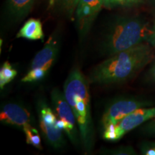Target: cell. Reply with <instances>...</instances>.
Masks as SVG:
<instances>
[{
	"label": "cell",
	"instance_id": "cell-1",
	"mask_svg": "<svg viewBox=\"0 0 155 155\" xmlns=\"http://www.w3.org/2000/svg\"><path fill=\"white\" fill-rule=\"evenodd\" d=\"M154 55L151 44L143 42L108 57L92 70L88 80L99 85L124 82L151 63Z\"/></svg>",
	"mask_w": 155,
	"mask_h": 155
},
{
	"label": "cell",
	"instance_id": "cell-2",
	"mask_svg": "<svg viewBox=\"0 0 155 155\" xmlns=\"http://www.w3.org/2000/svg\"><path fill=\"white\" fill-rule=\"evenodd\" d=\"M89 83L88 78L81 70L75 67L63 85L64 94L74 113L80 133L81 146L86 153L91 152L95 144Z\"/></svg>",
	"mask_w": 155,
	"mask_h": 155
},
{
	"label": "cell",
	"instance_id": "cell-3",
	"mask_svg": "<svg viewBox=\"0 0 155 155\" xmlns=\"http://www.w3.org/2000/svg\"><path fill=\"white\" fill-rule=\"evenodd\" d=\"M149 22L139 17H118L108 25L100 50L107 57L147 41L152 32Z\"/></svg>",
	"mask_w": 155,
	"mask_h": 155
},
{
	"label": "cell",
	"instance_id": "cell-4",
	"mask_svg": "<svg viewBox=\"0 0 155 155\" xmlns=\"http://www.w3.org/2000/svg\"><path fill=\"white\" fill-rule=\"evenodd\" d=\"M52 108L58 118V127L64 131L75 146L81 144L80 133L72 108L65 98L64 92L53 88L50 94Z\"/></svg>",
	"mask_w": 155,
	"mask_h": 155
},
{
	"label": "cell",
	"instance_id": "cell-5",
	"mask_svg": "<svg viewBox=\"0 0 155 155\" xmlns=\"http://www.w3.org/2000/svg\"><path fill=\"white\" fill-rule=\"evenodd\" d=\"M155 118V107H144L135 110L114 124L102 129L103 139L108 141H117L135 128Z\"/></svg>",
	"mask_w": 155,
	"mask_h": 155
},
{
	"label": "cell",
	"instance_id": "cell-6",
	"mask_svg": "<svg viewBox=\"0 0 155 155\" xmlns=\"http://www.w3.org/2000/svg\"><path fill=\"white\" fill-rule=\"evenodd\" d=\"M152 103L136 98H117L111 101L103 114L101 125L102 129L110 124H114L128 114L141 108L150 107Z\"/></svg>",
	"mask_w": 155,
	"mask_h": 155
},
{
	"label": "cell",
	"instance_id": "cell-7",
	"mask_svg": "<svg viewBox=\"0 0 155 155\" xmlns=\"http://www.w3.org/2000/svg\"><path fill=\"white\" fill-rule=\"evenodd\" d=\"M38 111L40 127L45 139L55 149L63 148L65 144L63 130L58 127V118L53 108L41 101L38 105Z\"/></svg>",
	"mask_w": 155,
	"mask_h": 155
},
{
	"label": "cell",
	"instance_id": "cell-8",
	"mask_svg": "<svg viewBox=\"0 0 155 155\" xmlns=\"http://www.w3.org/2000/svg\"><path fill=\"white\" fill-rule=\"evenodd\" d=\"M102 7H104L103 0H79L75 18L81 38L86 37L91 30Z\"/></svg>",
	"mask_w": 155,
	"mask_h": 155
},
{
	"label": "cell",
	"instance_id": "cell-9",
	"mask_svg": "<svg viewBox=\"0 0 155 155\" xmlns=\"http://www.w3.org/2000/svg\"><path fill=\"white\" fill-rule=\"evenodd\" d=\"M0 120L4 124L13 125L23 129L31 124V116L24 106L15 103H8L2 107Z\"/></svg>",
	"mask_w": 155,
	"mask_h": 155
},
{
	"label": "cell",
	"instance_id": "cell-10",
	"mask_svg": "<svg viewBox=\"0 0 155 155\" xmlns=\"http://www.w3.org/2000/svg\"><path fill=\"white\" fill-rule=\"evenodd\" d=\"M59 53V42L51 37L32 60L30 69L40 68L49 71Z\"/></svg>",
	"mask_w": 155,
	"mask_h": 155
},
{
	"label": "cell",
	"instance_id": "cell-11",
	"mask_svg": "<svg viewBox=\"0 0 155 155\" xmlns=\"http://www.w3.org/2000/svg\"><path fill=\"white\" fill-rule=\"evenodd\" d=\"M36 0H7L6 11L9 19L13 22L22 20L28 15Z\"/></svg>",
	"mask_w": 155,
	"mask_h": 155
},
{
	"label": "cell",
	"instance_id": "cell-12",
	"mask_svg": "<svg viewBox=\"0 0 155 155\" xmlns=\"http://www.w3.org/2000/svg\"><path fill=\"white\" fill-rule=\"evenodd\" d=\"M17 38L30 40H42L44 32L41 21L35 18L29 19L19 30Z\"/></svg>",
	"mask_w": 155,
	"mask_h": 155
},
{
	"label": "cell",
	"instance_id": "cell-13",
	"mask_svg": "<svg viewBox=\"0 0 155 155\" xmlns=\"http://www.w3.org/2000/svg\"><path fill=\"white\" fill-rule=\"evenodd\" d=\"M78 2L79 0H48V7L56 14L73 19Z\"/></svg>",
	"mask_w": 155,
	"mask_h": 155
},
{
	"label": "cell",
	"instance_id": "cell-14",
	"mask_svg": "<svg viewBox=\"0 0 155 155\" xmlns=\"http://www.w3.org/2000/svg\"><path fill=\"white\" fill-rule=\"evenodd\" d=\"M17 75V71L12 67L9 62H5L0 69V88L2 90L6 85L15 79Z\"/></svg>",
	"mask_w": 155,
	"mask_h": 155
},
{
	"label": "cell",
	"instance_id": "cell-15",
	"mask_svg": "<svg viewBox=\"0 0 155 155\" xmlns=\"http://www.w3.org/2000/svg\"><path fill=\"white\" fill-rule=\"evenodd\" d=\"M144 0H103V7L108 9L128 8L141 5Z\"/></svg>",
	"mask_w": 155,
	"mask_h": 155
},
{
	"label": "cell",
	"instance_id": "cell-16",
	"mask_svg": "<svg viewBox=\"0 0 155 155\" xmlns=\"http://www.w3.org/2000/svg\"><path fill=\"white\" fill-rule=\"evenodd\" d=\"M22 130L25 134V137H26V142L28 144L32 145L38 150H42L41 138L35 128L32 127L31 124H29L25 126Z\"/></svg>",
	"mask_w": 155,
	"mask_h": 155
},
{
	"label": "cell",
	"instance_id": "cell-17",
	"mask_svg": "<svg viewBox=\"0 0 155 155\" xmlns=\"http://www.w3.org/2000/svg\"><path fill=\"white\" fill-rule=\"evenodd\" d=\"M48 71L43 69H30L28 73L22 78L23 83H36L42 80L47 75Z\"/></svg>",
	"mask_w": 155,
	"mask_h": 155
},
{
	"label": "cell",
	"instance_id": "cell-18",
	"mask_svg": "<svg viewBox=\"0 0 155 155\" xmlns=\"http://www.w3.org/2000/svg\"><path fill=\"white\" fill-rule=\"evenodd\" d=\"M106 154L114 155H122V154H134L136 152L130 147H120L119 148L113 149V150H105Z\"/></svg>",
	"mask_w": 155,
	"mask_h": 155
},
{
	"label": "cell",
	"instance_id": "cell-19",
	"mask_svg": "<svg viewBox=\"0 0 155 155\" xmlns=\"http://www.w3.org/2000/svg\"><path fill=\"white\" fill-rule=\"evenodd\" d=\"M141 154L145 155H155V143H146L141 147Z\"/></svg>",
	"mask_w": 155,
	"mask_h": 155
},
{
	"label": "cell",
	"instance_id": "cell-20",
	"mask_svg": "<svg viewBox=\"0 0 155 155\" xmlns=\"http://www.w3.org/2000/svg\"><path fill=\"white\" fill-rule=\"evenodd\" d=\"M143 131L147 134L155 136V118L150 120L148 124L143 127Z\"/></svg>",
	"mask_w": 155,
	"mask_h": 155
},
{
	"label": "cell",
	"instance_id": "cell-21",
	"mask_svg": "<svg viewBox=\"0 0 155 155\" xmlns=\"http://www.w3.org/2000/svg\"><path fill=\"white\" fill-rule=\"evenodd\" d=\"M147 78L151 81H155V61L148 71Z\"/></svg>",
	"mask_w": 155,
	"mask_h": 155
},
{
	"label": "cell",
	"instance_id": "cell-22",
	"mask_svg": "<svg viewBox=\"0 0 155 155\" xmlns=\"http://www.w3.org/2000/svg\"><path fill=\"white\" fill-rule=\"evenodd\" d=\"M149 43L151 44V45L154 46L155 47V26L153 25L152 29V32L149 36L148 39H147V41Z\"/></svg>",
	"mask_w": 155,
	"mask_h": 155
},
{
	"label": "cell",
	"instance_id": "cell-23",
	"mask_svg": "<svg viewBox=\"0 0 155 155\" xmlns=\"http://www.w3.org/2000/svg\"><path fill=\"white\" fill-rule=\"evenodd\" d=\"M149 2H150L152 5L155 6V0H149Z\"/></svg>",
	"mask_w": 155,
	"mask_h": 155
},
{
	"label": "cell",
	"instance_id": "cell-24",
	"mask_svg": "<svg viewBox=\"0 0 155 155\" xmlns=\"http://www.w3.org/2000/svg\"><path fill=\"white\" fill-rule=\"evenodd\" d=\"M154 26H155V21H154Z\"/></svg>",
	"mask_w": 155,
	"mask_h": 155
}]
</instances>
